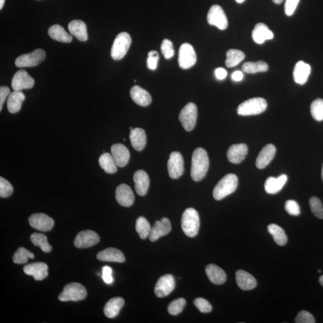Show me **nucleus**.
<instances>
[{"label":"nucleus","instance_id":"1","mask_svg":"<svg viewBox=\"0 0 323 323\" xmlns=\"http://www.w3.org/2000/svg\"><path fill=\"white\" fill-rule=\"evenodd\" d=\"M208 154L203 148L193 151L192 158L191 176L195 181H200L205 177L209 168Z\"/></svg>","mask_w":323,"mask_h":323},{"label":"nucleus","instance_id":"2","mask_svg":"<svg viewBox=\"0 0 323 323\" xmlns=\"http://www.w3.org/2000/svg\"><path fill=\"white\" fill-rule=\"evenodd\" d=\"M200 227V215L196 209L187 208L181 217V228L184 233L190 238H194L199 233Z\"/></svg>","mask_w":323,"mask_h":323},{"label":"nucleus","instance_id":"3","mask_svg":"<svg viewBox=\"0 0 323 323\" xmlns=\"http://www.w3.org/2000/svg\"><path fill=\"white\" fill-rule=\"evenodd\" d=\"M238 179L236 175L229 174L220 179L214 187L213 197L215 200H223L233 193L238 187Z\"/></svg>","mask_w":323,"mask_h":323},{"label":"nucleus","instance_id":"4","mask_svg":"<svg viewBox=\"0 0 323 323\" xmlns=\"http://www.w3.org/2000/svg\"><path fill=\"white\" fill-rule=\"evenodd\" d=\"M267 106V102L264 98H251L239 105L237 113L244 117L259 115L266 110Z\"/></svg>","mask_w":323,"mask_h":323},{"label":"nucleus","instance_id":"5","mask_svg":"<svg viewBox=\"0 0 323 323\" xmlns=\"http://www.w3.org/2000/svg\"><path fill=\"white\" fill-rule=\"evenodd\" d=\"M132 43L130 35L123 32L117 35L113 44L111 56L114 60H120L125 56Z\"/></svg>","mask_w":323,"mask_h":323},{"label":"nucleus","instance_id":"6","mask_svg":"<svg viewBox=\"0 0 323 323\" xmlns=\"http://www.w3.org/2000/svg\"><path fill=\"white\" fill-rule=\"evenodd\" d=\"M87 295V289L82 284L71 283L64 287L61 294H59V299L62 302L79 301L84 299Z\"/></svg>","mask_w":323,"mask_h":323},{"label":"nucleus","instance_id":"7","mask_svg":"<svg viewBox=\"0 0 323 323\" xmlns=\"http://www.w3.org/2000/svg\"><path fill=\"white\" fill-rule=\"evenodd\" d=\"M198 117V109L194 103H190L181 110L179 120L185 130L191 131L195 128Z\"/></svg>","mask_w":323,"mask_h":323},{"label":"nucleus","instance_id":"8","mask_svg":"<svg viewBox=\"0 0 323 323\" xmlns=\"http://www.w3.org/2000/svg\"><path fill=\"white\" fill-rule=\"evenodd\" d=\"M45 52L42 49H36L31 53L21 55L16 59L15 65L16 67H32L40 64L46 59Z\"/></svg>","mask_w":323,"mask_h":323},{"label":"nucleus","instance_id":"9","mask_svg":"<svg viewBox=\"0 0 323 323\" xmlns=\"http://www.w3.org/2000/svg\"><path fill=\"white\" fill-rule=\"evenodd\" d=\"M197 62V55L194 49L189 43H184L180 46L178 54V64L183 70L190 68Z\"/></svg>","mask_w":323,"mask_h":323},{"label":"nucleus","instance_id":"10","mask_svg":"<svg viewBox=\"0 0 323 323\" xmlns=\"http://www.w3.org/2000/svg\"><path fill=\"white\" fill-rule=\"evenodd\" d=\"M207 21L211 26H214L220 30L227 29L228 21L224 10L219 5H214L210 8L208 15Z\"/></svg>","mask_w":323,"mask_h":323},{"label":"nucleus","instance_id":"11","mask_svg":"<svg viewBox=\"0 0 323 323\" xmlns=\"http://www.w3.org/2000/svg\"><path fill=\"white\" fill-rule=\"evenodd\" d=\"M168 170L171 178L177 179L183 175L184 159L181 154L178 151H174L170 154L168 161Z\"/></svg>","mask_w":323,"mask_h":323},{"label":"nucleus","instance_id":"12","mask_svg":"<svg viewBox=\"0 0 323 323\" xmlns=\"http://www.w3.org/2000/svg\"><path fill=\"white\" fill-rule=\"evenodd\" d=\"M175 287V277L172 275H165L157 281L154 288V294L159 298L166 297L174 291Z\"/></svg>","mask_w":323,"mask_h":323},{"label":"nucleus","instance_id":"13","mask_svg":"<svg viewBox=\"0 0 323 323\" xmlns=\"http://www.w3.org/2000/svg\"><path fill=\"white\" fill-rule=\"evenodd\" d=\"M35 81L26 71L19 70L14 75L12 81V87L14 90L22 91L31 89L34 87Z\"/></svg>","mask_w":323,"mask_h":323},{"label":"nucleus","instance_id":"14","mask_svg":"<svg viewBox=\"0 0 323 323\" xmlns=\"http://www.w3.org/2000/svg\"><path fill=\"white\" fill-rule=\"evenodd\" d=\"M29 221L32 228L43 232L51 231L55 223L51 217L43 213L32 214L29 217Z\"/></svg>","mask_w":323,"mask_h":323},{"label":"nucleus","instance_id":"15","mask_svg":"<svg viewBox=\"0 0 323 323\" xmlns=\"http://www.w3.org/2000/svg\"><path fill=\"white\" fill-rule=\"evenodd\" d=\"M99 236L94 231L86 230L77 235L74 244L77 248H86L93 246L99 241Z\"/></svg>","mask_w":323,"mask_h":323},{"label":"nucleus","instance_id":"16","mask_svg":"<svg viewBox=\"0 0 323 323\" xmlns=\"http://www.w3.org/2000/svg\"><path fill=\"white\" fill-rule=\"evenodd\" d=\"M171 230V224L168 218H163L161 221H156L151 229L149 239L151 242L157 241L162 236L167 235Z\"/></svg>","mask_w":323,"mask_h":323},{"label":"nucleus","instance_id":"17","mask_svg":"<svg viewBox=\"0 0 323 323\" xmlns=\"http://www.w3.org/2000/svg\"><path fill=\"white\" fill-rule=\"evenodd\" d=\"M116 199L120 206L129 207L134 202V195L128 185L121 184L116 190Z\"/></svg>","mask_w":323,"mask_h":323},{"label":"nucleus","instance_id":"18","mask_svg":"<svg viewBox=\"0 0 323 323\" xmlns=\"http://www.w3.org/2000/svg\"><path fill=\"white\" fill-rule=\"evenodd\" d=\"M111 152L117 167H124L128 164L130 159V153L128 148L122 144H115L113 145Z\"/></svg>","mask_w":323,"mask_h":323},{"label":"nucleus","instance_id":"19","mask_svg":"<svg viewBox=\"0 0 323 323\" xmlns=\"http://www.w3.org/2000/svg\"><path fill=\"white\" fill-rule=\"evenodd\" d=\"M48 266L43 262H36L26 265L24 271L27 275H31L36 281L44 280L48 275Z\"/></svg>","mask_w":323,"mask_h":323},{"label":"nucleus","instance_id":"20","mask_svg":"<svg viewBox=\"0 0 323 323\" xmlns=\"http://www.w3.org/2000/svg\"><path fill=\"white\" fill-rule=\"evenodd\" d=\"M248 147L245 144H238L231 146L227 153L229 162L234 164H238L244 161L247 155Z\"/></svg>","mask_w":323,"mask_h":323},{"label":"nucleus","instance_id":"21","mask_svg":"<svg viewBox=\"0 0 323 323\" xmlns=\"http://www.w3.org/2000/svg\"><path fill=\"white\" fill-rule=\"evenodd\" d=\"M275 153L276 148L274 145L269 144L265 146L257 157L256 161L257 168L261 170L266 168L274 159Z\"/></svg>","mask_w":323,"mask_h":323},{"label":"nucleus","instance_id":"22","mask_svg":"<svg viewBox=\"0 0 323 323\" xmlns=\"http://www.w3.org/2000/svg\"><path fill=\"white\" fill-rule=\"evenodd\" d=\"M134 181L135 189L138 195L143 197L147 194L150 185V179L147 174L143 170L136 171L134 175Z\"/></svg>","mask_w":323,"mask_h":323},{"label":"nucleus","instance_id":"23","mask_svg":"<svg viewBox=\"0 0 323 323\" xmlns=\"http://www.w3.org/2000/svg\"><path fill=\"white\" fill-rule=\"evenodd\" d=\"M237 285L242 291H251L257 286V281L249 273L243 270H238L236 272Z\"/></svg>","mask_w":323,"mask_h":323},{"label":"nucleus","instance_id":"24","mask_svg":"<svg viewBox=\"0 0 323 323\" xmlns=\"http://www.w3.org/2000/svg\"><path fill=\"white\" fill-rule=\"evenodd\" d=\"M96 258L99 261L118 262V263H123L125 261L123 253L115 248H108L100 251L97 254Z\"/></svg>","mask_w":323,"mask_h":323},{"label":"nucleus","instance_id":"25","mask_svg":"<svg viewBox=\"0 0 323 323\" xmlns=\"http://www.w3.org/2000/svg\"><path fill=\"white\" fill-rule=\"evenodd\" d=\"M252 37L255 42L261 45L266 40L273 39L274 34L266 25L259 23L256 25L255 29L253 30Z\"/></svg>","mask_w":323,"mask_h":323},{"label":"nucleus","instance_id":"26","mask_svg":"<svg viewBox=\"0 0 323 323\" xmlns=\"http://www.w3.org/2000/svg\"><path fill=\"white\" fill-rule=\"evenodd\" d=\"M130 95L132 100L140 106H148L152 101L150 93L139 86H134L131 88Z\"/></svg>","mask_w":323,"mask_h":323},{"label":"nucleus","instance_id":"27","mask_svg":"<svg viewBox=\"0 0 323 323\" xmlns=\"http://www.w3.org/2000/svg\"><path fill=\"white\" fill-rule=\"evenodd\" d=\"M206 272L207 277L212 283L216 285H221L226 282V273L224 270L217 265L209 264L206 267Z\"/></svg>","mask_w":323,"mask_h":323},{"label":"nucleus","instance_id":"28","mask_svg":"<svg viewBox=\"0 0 323 323\" xmlns=\"http://www.w3.org/2000/svg\"><path fill=\"white\" fill-rule=\"evenodd\" d=\"M311 68L308 63L303 61L298 62L294 71V81L296 84L303 85L307 82L310 75Z\"/></svg>","mask_w":323,"mask_h":323},{"label":"nucleus","instance_id":"29","mask_svg":"<svg viewBox=\"0 0 323 323\" xmlns=\"http://www.w3.org/2000/svg\"><path fill=\"white\" fill-rule=\"evenodd\" d=\"M287 176L285 175H281L277 178L270 176L266 179L264 184V189L269 194H277L283 188L287 181Z\"/></svg>","mask_w":323,"mask_h":323},{"label":"nucleus","instance_id":"30","mask_svg":"<svg viewBox=\"0 0 323 323\" xmlns=\"http://www.w3.org/2000/svg\"><path fill=\"white\" fill-rule=\"evenodd\" d=\"M131 145L137 151H142L146 147L147 137L145 130L142 128H134L129 135Z\"/></svg>","mask_w":323,"mask_h":323},{"label":"nucleus","instance_id":"31","mask_svg":"<svg viewBox=\"0 0 323 323\" xmlns=\"http://www.w3.org/2000/svg\"><path fill=\"white\" fill-rule=\"evenodd\" d=\"M125 303L123 298L116 297L108 301L104 306V313L108 318L113 319L118 316Z\"/></svg>","mask_w":323,"mask_h":323},{"label":"nucleus","instance_id":"32","mask_svg":"<svg viewBox=\"0 0 323 323\" xmlns=\"http://www.w3.org/2000/svg\"><path fill=\"white\" fill-rule=\"evenodd\" d=\"M26 99V96L22 91L14 90L10 93L7 99V109L10 113H16L20 111L22 105Z\"/></svg>","mask_w":323,"mask_h":323},{"label":"nucleus","instance_id":"33","mask_svg":"<svg viewBox=\"0 0 323 323\" xmlns=\"http://www.w3.org/2000/svg\"><path fill=\"white\" fill-rule=\"evenodd\" d=\"M68 29L71 34L80 41L88 40L87 27L84 22L80 20L71 21L68 24Z\"/></svg>","mask_w":323,"mask_h":323},{"label":"nucleus","instance_id":"34","mask_svg":"<svg viewBox=\"0 0 323 323\" xmlns=\"http://www.w3.org/2000/svg\"><path fill=\"white\" fill-rule=\"evenodd\" d=\"M48 34L52 39L62 43H70L73 37L68 34L63 28L59 25H54L49 28Z\"/></svg>","mask_w":323,"mask_h":323},{"label":"nucleus","instance_id":"35","mask_svg":"<svg viewBox=\"0 0 323 323\" xmlns=\"http://www.w3.org/2000/svg\"><path fill=\"white\" fill-rule=\"evenodd\" d=\"M99 164L107 174H114L117 171V165L111 154L104 153L99 158Z\"/></svg>","mask_w":323,"mask_h":323},{"label":"nucleus","instance_id":"36","mask_svg":"<svg viewBox=\"0 0 323 323\" xmlns=\"http://www.w3.org/2000/svg\"><path fill=\"white\" fill-rule=\"evenodd\" d=\"M245 59L244 52L239 50L230 49L226 53V65L228 68H233Z\"/></svg>","mask_w":323,"mask_h":323},{"label":"nucleus","instance_id":"37","mask_svg":"<svg viewBox=\"0 0 323 323\" xmlns=\"http://www.w3.org/2000/svg\"><path fill=\"white\" fill-rule=\"evenodd\" d=\"M267 230L278 245L283 246L286 244L287 237L285 232L280 226L275 224H270L267 227Z\"/></svg>","mask_w":323,"mask_h":323},{"label":"nucleus","instance_id":"38","mask_svg":"<svg viewBox=\"0 0 323 323\" xmlns=\"http://www.w3.org/2000/svg\"><path fill=\"white\" fill-rule=\"evenodd\" d=\"M242 69L245 73L255 74L260 72H266L268 70L269 67L266 62L259 60L256 62H245L242 65Z\"/></svg>","mask_w":323,"mask_h":323},{"label":"nucleus","instance_id":"39","mask_svg":"<svg viewBox=\"0 0 323 323\" xmlns=\"http://www.w3.org/2000/svg\"><path fill=\"white\" fill-rule=\"evenodd\" d=\"M30 239L33 244L35 246L40 247L44 252L49 253L52 250L51 245L48 241V237L42 234L34 233L30 236Z\"/></svg>","mask_w":323,"mask_h":323},{"label":"nucleus","instance_id":"40","mask_svg":"<svg viewBox=\"0 0 323 323\" xmlns=\"http://www.w3.org/2000/svg\"><path fill=\"white\" fill-rule=\"evenodd\" d=\"M136 231L139 234L140 238L145 239L149 236L151 232V226L148 220L144 217L138 218L135 225Z\"/></svg>","mask_w":323,"mask_h":323},{"label":"nucleus","instance_id":"41","mask_svg":"<svg viewBox=\"0 0 323 323\" xmlns=\"http://www.w3.org/2000/svg\"><path fill=\"white\" fill-rule=\"evenodd\" d=\"M34 255L24 247L19 248L13 256V261L16 264H26L29 259H33Z\"/></svg>","mask_w":323,"mask_h":323},{"label":"nucleus","instance_id":"42","mask_svg":"<svg viewBox=\"0 0 323 323\" xmlns=\"http://www.w3.org/2000/svg\"><path fill=\"white\" fill-rule=\"evenodd\" d=\"M311 113L315 120L318 121L323 120V99H317L313 102L311 106Z\"/></svg>","mask_w":323,"mask_h":323},{"label":"nucleus","instance_id":"43","mask_svg":"<svg viewBox=\"0 0 323 323\" xmlns=\"http://www.w3.org/2000/svg\"><path fill=\"white\" fill-rule=\"evenodd\" d=\"M186 303V301L184 298H178V299L173 300L168 305V313L172 316H177L183 311Z\"/></svg>","mask_w":323,"mask_h":323},{"label":"nucleus","instance_id":"44","mask_svg":"<svg viewBox=\"0 0 323 323\" xmlns=\"http://www.w3.org/2000/svg\"><path fill=\"white\" fill-rule=\"evenodd\" d=\"M312 212L319 219H323V206L322 201L317 197H312L310 200Z\"/></svg>","mask_w":323,"mask_h":323},{"label":"nucleus","instance_id":"45","mask_svg":"<svg viewBox=\"0 0 323 323\" xmlns=\"http://www.w3.org/2000/svg\"><path fill=\"white\" fill-rule=\"evenodd\" d=\"M13 188L12 185L4 178L0 177V197L8 198L12 195Z\"/></svg>","mask_w":323,"mask_h":323},{"label":"nucleus","instance_id":"46","mask_svg":"<svg viewBox=\"0 0 323 323\" xmlns=\"http://www.w3.org/2000/svg\"><path fill=\"white\" fill-rule=\"evenodd\" d=\"M195 306L198 309V310L202 313H210L212 310V306L209 303L208 300H206L204 298L198 297L193 301Z\"/></svg>","mask_w":323,"mask_h":323},{"label":"nucleus","instance_id":"47","mask_svg":"<svg viewBox=\"0 0 323 323\" xmlns=\"http://www.w3.org/2000/svg\"><path fill=\"white\" fill-rule=\"evenodd\" d=\"M161 51L165 59H170L175 55V50H174L173 43L169 40L165 39L163 40L161 47Z\"/></svg>","mask_w":323,"mask_h":323},{"label":"nucleus","instance_id":"48","mask_svg":"<svg viewBox=\"0 0 323 323\" xmlns=\"http://www.w3.org/2000/svg\"><path fill=\"white\" fill-rule=\"evenodd\" d=\"M285 209L288 214L294 216H297L300 214V207L296 201L294 200L286 201Z\"/></svg>","mask_w":323,"mask_h":323},{"label":"nucleus","instance_id":"49","mask_svg":"<svg viewBox=\"0 0 323 323\" xmlns=\"http://www.w3.org/2000/svg\"><path fill=\"white\" fill-rule=\"evenodd\" d=\"M159 59L158 52L154 51L148 52L147 60V65L148 69L151 70H156L157 67V62Z\"/></svg>","mask_w":323,"mask_h":323},{"label":"nucleus","instance_id":"50","mask_svg":"<svg viewBox=\"0 0 323 323\" xmlns=\"http://www.w3.org/2000/svg\"><path fill=\"white\" fill-rule=\"evenodd\" d=\"M295 322L297 323H316L313 315L308 311H300L297 314Z\"/></svg>","mask_w":323,"mask_h":323},{"label":"nucleus","instance_id":"51","mask_svg":"<svg viewBox=\"0 0 323 323\" xmlns=\"http://www.w3.org/2000/svg\"><path fill=\"white\" fill-rule=\"evenodd\" d=\"M299 1L300 0H286L284 10L287 16H291L294 15Z\"/></svg>","mask_w":323,"mask_h":323},{"label":"nucleus","instance_id":"52","mask_svg":"<svg viewBox=\"0 0 323 323\" xmlns=\"http://www.w3.org/2000/svg\"><path fill=\"white\" fill-rule=\"evenodd\" d=\"M102 278H103L104 283L107 284H111L113 282L114 280H113L112 276V269L111 267L107 266L103 267Z\"/></svg>","mask_w":323,"mask_h":323},{"label":"nucleus","instance_id":"53","mask_svg":"<svg viewBox=\"0 0 323 323\" xmlns=\"http://www.w3.org/2000/svg\"><path fill=\"white\" fill-rule=\"evenodd\" d=\"M9 94L10 89L9 88L7 87H1L0 88V111H1L5 99Z\"/></svg>","mask_w":323,"mask_h":323},{"label":"nucleus","instance_id":"54","mask_svg":"<svg viewBox=\"0 0 323 323\" xmlns=\"http://www.w3.org/2000/svg\"><path fill=\"white\" fill-rule=\"evenodd\" d=\"M227 71L223 68H217L215 71V77H216L217 79L219 80L225 79L226 76H227Z\"/></svg>","mask_w":323,"mask_h":323},{"label":"nucleus","instance_id":"55","mask_svg":"<svg viewBox=\"0 0 323 323\" xmlns=\"http://www.w3.org/2000/svg\"><path fill=\"white\" fill-rule=\"evenodd\" d=\"M243 77H244V74H243L242 72L240 71H235L234 73L232 74V79H233L234 81H241Z\"/></svg>","mask_w":323,"mask_h":323},{"label":"nucleus","instance_id":"56","mask_svg":"<svg viewBox=\"0 0 323 323\" xmlns=\"http://www.w3.org/2000/svg\"><path fill=\"white\" fill-rule=\"evenodd\" d=\"M273 1L275 2V4H280L282 3L284 1V0H272Z\"/></svg>","mask_w":323,"mask_h":323},{"label":"nucleus","instance_id":"57","mask_svg":"<svg viewBox=\"0 0 323 323\" xmlns=\"http://www.w3.org/2000/svg\"><path fill=\"white\" fill-rule=\"evenodd\" d=\"M4 2L5 0H0V9L1 10L2 7H3Z\"/></svg>","mask_w":323,"mask_h":323},{"label":"nucleus","instance_id":"58","mask_svg":"<svg viewBox=\"0 0 323 323\" xmlns=\"http://www.w3.org/2000/svg\"><path fill=\"white\" fill-rule=\"evenodd\" d=\"M319 281L320 284H321V285L323 286V275L321 276V277H320Z\"/></svg>","mask_w":323,"mask_h":323},{"label":"nucleus","instance_id":"59","mask_svg":"<svg viewBox=\"0 0 323 323\" xmlns=\"http://www.w3.org/2000/svg\"><path fill=\"white\" fill-rule=\"evenodd\" d=\"M235 1L238 2V3L241 4L242 3V2H244L245 0H235Z\"/></svg>","mask_w":323,"mask_h":323},{"label":"nucleus","instance_id":"60","mask_svg":"<svg viewBox=\"0 0 323 323\" xmlns=\"http://www.w3.org/2000/svg\"><path fill=\"white\" fill-rule=\"evenodd\" d=\"M322 177L323 181V164L322 171Z\"/></svg>","mask_w":323,"mask_h":323},{"label":"nucleus","instance_id":"61","mask_svg":"<svg viewBox=\"0 0 323 323\" xmlns=\"http://www.w3.org/2000/svg\"><path fill=\"white\" fill-rule=\"evenodd\" d=\"M134 129L133 128H132V127H130V130H131V131H132V129Z\"/></svg>","mask_w":323,"mask_h":323},{"label":"nucleus","instance_id":"62","mask_svg":"<svg viewBox=\"0 0 323 323\" xmlns=\"http://www.w3.org/2000/svg\"><path fill=\"white\" fill-rule=\"evenodd\" d=\"M322 270H319V272H321Z\"/></svg>","mask_w":323,"mask_h":323}]
</instances>
